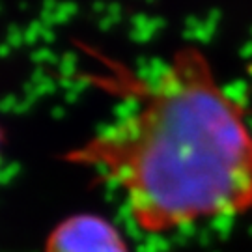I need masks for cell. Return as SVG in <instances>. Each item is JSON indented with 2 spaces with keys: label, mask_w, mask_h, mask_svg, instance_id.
<instances>
[{
  "label": "cell",
  "mask_w": 252,
  "mask_h": 252,
  "mask_svg": "<svg viewBox=\"0 0 252 252\" xmlns=\"http://www.w3.org/2000/svg\"><path fill=\"white\" fill-rule=\"evenodd\" d=\"M131 107L63 155L126 200L135 226L164 235L252 211V124L198 45L157 71L122 77Z\"/></svg>",
  "instance_id": "obj_1"
},
{
  "label": "cell",
  "mask_w": 252,
  "mask_h": 252,
  "mask_svg": "<svg viewBox=\"0 0 252 252\" xmlns=\"http://www.w3.org/2000/svg\"><path fill=\"white\" fill-rule=\"evenodd\" d=\"M43 252H131V247L108 219L95 213H75L51 230Z\"/></svg>",
  "instance_id": "obj_2"
},
{
  "label": "cell",
  "mask_w": 252,
  "mask_h": 252,
  "mask_svg": "<svg viewBox=\"0 0 252 252\" xmlns=\"http://www.w3.org/2000/svg\"><path fill=\"white\" fill-rule=\"evenodd\" d=\"M2 144H4V131H2V127H0V152H2Z\"/></svg>",
  "instance_id": "obj_3"
}]
</instances>
